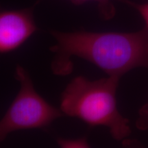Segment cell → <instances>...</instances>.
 Returning a JSON list of instances; mask_svg holds the SVG:
<instances>
[{
  "mask_svg": "<svg viewBox=\"0 0 148 148\" xmlns=\"http://www.w3.org/2000/svg\"><path fill=\"white\" fill-rule=\"evenodd\" d=\"M74 4L79 5L88 1H95L97 3L99 13L105 19H109L114 15L115 9L112 3L113 1H118L125 3L126 0H70Z\"/></svg>",
  "mask_w": 148,
  "mask_h": 148,
  "instance_id": "5",
  "label": "cell"
},
{
  "mask_svg": "<svg viewBox=\"0 0 148 148\" xmlns=\"http://www.w3.org/2000/svg\"><path fill=\"white\" fill-rule=\"evenodd\" d=\"M36 30L32 8L11 10L0 5V53L15 50Z\"/></svg>",
  "mask_w": 148,
  "mask_h": 148,
  "instance_id": "4",
  "label": "cell"
},
{
  "mask_svg": "<svg viewBox=\"0 0 148 148\" xmlns=\"http://www.w3.org/2000/svg\"><path fill=\"white\" fill-rule=\"evenodd\" d=\"M56 40L51 47L54 53L51 69L58 75L73 70L72 57L95 64L108 76L121 78L131 70L148 69V29L134 32H94L80 30L50 32Z\"/></svg>",
  "mask_w": 148,
  "mask_h": 148,
  "instance_id": "1",
  "label": "cell"
},
{
  "mask_svg": "<svg viewBox=\"0 0 148 148\" xmlns=\"http://www.w3.org/2000/svg\"><path fill=\"white\" fill-rule=\"evenodd\" d=\"M14 77L19 82L20 89L0 120V143L15 131L47 127L62 113L36 91L30 76L23 66H16Z\"/></svg>",
  "mask_w": 148,
  "mask_h": 148,
  "instance_id": "3",
  "label": "cell"
},
{
  "mask_svg": "<svg viewBox=\"0 0 148 148\" xmlns=\"http://www.w3.org/2000/svg\"><path fill=\"white\" fill-rule=\"evenodd\" d=\"M119 80L114 76L95 80L77 76L62 92L60 110L90 126L106 127L114 140L125 143L132 131L129 120L120 113L116 104Z\"/></svg>",
  "mask_w": 148,
  "mask_h": 148,
  "instance_id": "2",
  "label": "cell"
},
{
  "mask_svg": "<svg viewBox=\"0 0 148 148\" xmlns=\"http://www.w3.org/2000/svg\"><path fill=\"white\" fill-rule=\"evenodd\" d=\"M58 144L61 147L64 148H83L89 147L90 145L86 138H78L73 139L59 138Z\"/></svg>",
  "mask_w": 148,
  "mask_h": 148,
  "instance_id": "6",
  "label": "cell"
},
{
  "mask_svg": "<svg viewBox=\"0 0 148 148\" xmlns=\"http://www.w3.org/2000/svg\"><path fill=\"white\" fill-rule=\"evenodd\" d=\"M136 127L140 130H148V103L142 106L138 111Z\"/></svg>",
  "mask_w": 148,
  "mask_h": 148,
  "instance_id": "7",
  "label": "cell"
},
{
  "mask_svg": "<svg viewBox=\"0 0 148 148\" xmlns=\"http://www.w3.org/2000/svg\"><path fill=\"white\" fill-rule=\"evenodd\" d=\"M125 3L138 11L145 22V27L148 29V2L145 3H136L130 0H127Z\"/></svg>",
  "mask_w": 148,
  "mask_h": 148,
  "instance_id": "8",
  "label": "cell"
}]
</instances>
